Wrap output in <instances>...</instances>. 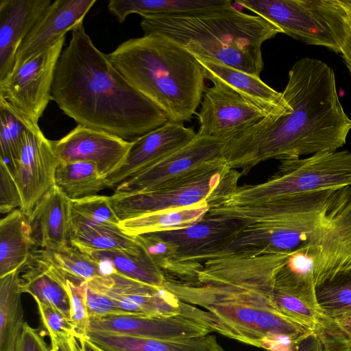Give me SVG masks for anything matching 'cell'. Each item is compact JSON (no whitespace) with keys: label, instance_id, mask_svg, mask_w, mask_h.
Here are the masks:
<instances>
[{"label":"cell","instance_id":"603a6c76","mask_svg":"<svg viewBox=\"0 0 351 351\" xmlns=\"http://www.w3.org/2000/svg\"><path fill=\"white\" fill-rule=\"evenodd\" d=\"M29 221L35 246L57 250L71 245L70 200L56 185L36 204Z\"/></svg>","mask_w":351,"mask_h":351},{"label":"cell","instance_id":"ffe728a7","mask_svg":"<svg viewBox=\"0 0 351 351\" xmlns=\"http://www.w3.org/2000/svg\"><path fill=\"white\" fill-rule=\"evenodd\" d=\"M96 0H56L21 44L13 69L81 25ZM12 69V70H13Z\"/></svg>","mask_w":351,"mask_h":351},{"label":"cell","instance_id":"4316f807","mask_svg":"<svg viewBox=\"0 0 351 351\" xmlns=\"http://www.w3.org/2000/svg\"><path fill=\"white\" fill-rule=\"evenodd\" d=\"M230 0H110L108 9L121 23L131 14L148 15H188L227 8Z\"/></svg>","mask_w":351,"mask_h":351},{"label":"cell","instance_id":"836d02e7","mask_svg":"<svg viewBox=\"0 0 351 351\" xmlns=\"http://www.w3.org/2000/svg\"><path fill=\"white\" fill-rule=\"evenodd\" d=\"M38 126L0 97V160L11 170L19 159L25 132Z\"/></svg>","mask_w":351,"mask_h":351},{"label":"cell","instance_id":"f1b7e54d","mask_svg":"<svg viewBox=\"0 0 351 351\" xmlns=\"http://www.w3.org/2000/svg\"><path fill=\"white\" fill-rule=\"evenodd\" d=\"M20 269L0 277V351H16L25 322Z\"/></svg>","mask_w":351,"mask_h":351},{"label":"cell","instance_id":"9c48e42d","mask_svg":"<svg viewBox=\"0 0 351 351\" xmlns=\"http://www.w3.org/2000/svg\"><path fill=\"white\" fill-rule=\"evenodd\" d=\"M335 191L298 194L244 205H217L207 215L234 219L245 227L285 231L308 247L319 241L326 224L327 209Z\"/></svg>","mask_w":351,"mask_h":351},{"label":"cell","instance_id":"7bdbcfd3","mask_svg":"<svg viewBox=\"0 0 351 351\" xmlns=\"http://www.w3.org/2000/svg\"><path fill=\"white\" fill-rule=\"evenodd\" d=\"M316 335L322 342L351 341V312L336 317H328L324 326Z\"/></svg>","mask_w":351,"mask_h":351},{"label":"cell","instance_id":"1f68e13d","mask_svg":"<svg viewBox=\"0 0 351 351\" xmlns=\"http://www.w3.org/2000/svg\"><path fill=\"white\" fill-rule=\"evenodd\" d=\"M55 185L69 200L96 195L110 188L97 165L84 161L60 162L56 171Z\"/></svg>","mask_w":351,"mask_h":351},{"label":"cell","instance_id":"74e56055","mask_svg":"<svg viewBox=\"0 0 351 351\" xmlns=\"http://www.w3.org/2000/svg\"><path fill=\"white\" fill-rule=\"evenodd\" d=\"M71 218L97 224L119 226L120 219L110 202L104 195H93L70 200Z\"/></svg>","mask_w":351,"mask_h":351},{"label":"cell","instance_id":"d590c367","mask_svg":"<svg viewBox=\"0 0 351 351\" xmlns=\"http://www.w3.org/2000/svg\"><path fill=\"white\" fill-rule=\"evenodd\" d=\"M271 300L277 311L315 333L323 326L327 316L301 298L274 285Z\"/></svg>","mask_w":351,"mask_h":351},{"label":"cell","instance_id":"7402d4cb","mask_svg":"<svg viewBox=\"0 0 351 351\" xmlns=\"http://www.w3.org/2000/svg\"><path fill=\"white\" fill-rule=\"evenodd\" d=\"M51 2L0 1V81L12 72L21 44Z\"/></svg>","mask_w":351,"mask_h":351},{"label":"cell","instance_id":"7a4b0ae2","mask_svg":"<svg viewBox=\"0 0 351 351\" xmlns=\"http://www.w3.org/2000/svg\"><path fill=\"white\" fill-rule=\"evenodd\" d=\"M163 288L179 300V315L224 337L269 351H291L314 332L280 313L272 289L254 263L228 255L206 262L194 282L166 278Z\"/></svg>","mask_w":351,"mask_h":351},{"label":"cell","instance_id":"ab89813d","mask_svg":"<svg viewBox=\"0 0 351 351\" xmlns=\"http://www.w3.org/2000/svg\"><path fill=\"white\" fill-rule=\"evenodd\" d=\"M21 206V199L12 171L0 160V212L9 214Z\"/></svg>","mask_w":351,"mask_h":351},{"label":"cell","instance_id":"ba28073f","mask_svg":"<svg viewBox=\"0 0 351 351\" xmlns=\"http://www.w3.org/2000/svg\"><path fill=\"white\" fill-rule=\"evenodd\" d=\"M236 3L295 39L340 53L348 18V0H243Z\"/></svg>","mask_w":351,"mask_h":351},{"label":"cell","instance_id":"5bb4252c","mask_svg":"<svg viewBox=\"0 0 351 351\" xmlns=\"http://www.w3.org/2000/svg\"><path fill=\"white\" fill-rule=\"evenodd\" d=\"M59 163L52 141L45 137L39 126L25 132L19 159L12 171L21 195L20 210L28 217L55 185Z\"/></svg>","mask_w":351,"mask_h":351},{"label":"cell","instance_id":"2e32d148","mask_svg":"<svg viewBox=\"0 0 351 351\" xmlns=\"http://www.w3.org/2000/svg\"><path fill=\"white\" fill-rule=\"evenodd\" d=\"M52 144L60 162H94L107 178L122 165L132 141L77 125L62 138L52 141Z\"/></svg>","mask_w":351,"mask_h":351},{"label":"cell","instance_id":"60d3db41","mask_svg":"<svg viewBox=\"0 0 351 351\" xmlns=\"http://www.w3.org/2000/svg\"><path fill=\"white\" fill-rule=\"evenodd\" d=\"M40 319L49 336L79 335L71 320L51 305L36 302Z\"/></svg>","mask_w":351,"mask_h":351},{"label":"cell","instance_id":"ee69618b","mask_svg":"<svg viewBox=\"0 0 351 351\" xmlns=\"http://www.w3.org/2000/svg\"><path fill=\"white\" fill-rule=\"evenodd\" d=\"M16 351H50L38 332L25 323Z\"/></svg>","mask_w":351,"mask_h":351},{"label":"cell","instance_id":"277c9868","mask_svg":"<svg viewBox=\"0 0 351 351\" xmlns=\"http://www.w3.org/2000/svg\"><path fill=\"white\" fill-rule=\"evenodd\" d=\"M124 77L157 105L169 121H189L202 102L205 76L196 57L160 34L121 43L107 54Z\"/></svg>","mask_w":351,"mask_h":351},{"label":"cell","instance_id":"52a82bcc","mask_svg":"<svg viewBox=\"0 0 351 351\" xmlns=\"http://www.w3.org/2000/svg\"><path fill=\"white\" fill-rule=\"evenodd\" d=\"M241 176V172L230 169L222 160L164 188L128 194L113 193L109 197L110 202L120 221L204 203L210 208L236 191Z\"/></svg>","mask_w":351,"mask_h":351},{"label":"cell","instance_id":"7c38bea8","mask_svg":"<svg viewBox=\"0 0 351 351\" xmlns=\"http://www.w3.org/2000/svg\"><path fill=\"white\" fill-rule=\"evenodd\" d=\"M213 83L202 97L197 134L225 141L271 115L230 86Z\"/></svg>","mask_w":351,"mask_h":351},{"label":"cell","instance_id":"ac0fdd59","mask_svg":"<svg viewBox=\"0 0 351 351\" xmlns=\"http://www.w3.org/2000/svg\"><path fill=\"white\" fill-rule=\"evenodd\" d=\"M87 332H99L156 339H185L209 334L207 326L180 315L150 317L111 314L90 317Z\"/></svg>","mask_w":351,"mask_h":351},{"label":"cell","instance_id":"f6af8a7d","mask_svg":"<svg viewBox=\"0 0 351 351\" xmlns=\"http://www.w3.org/2000/svg\"><path fill=\"white\" fill-rule=\"evenodd\" d=\"M51 348L50 351H82L81 344H78L73 335L50 336Z\"/></svg>","mask_w":351,"mask_h":351},{"label":"cell","instance_id":"8fae6325","mask_svg":"<svg viewBox=\"0 0 351 351\" xmlns=\"http://www.w3.org/2000/svg\"><path fill=\"white\" fill-rule=\"evenodd\" d=\"M223 147V140L196 134L186 145L120 183L114 193H134L170 186L224 160Z\"/></svg>","mask_w":351,"mask_h":351},{"label":"cell","instance_id":"bcb514c9","mask_svg":"<svg viewBox=\"0 0 351 351\" xmlns=\"http://www.w3.org/2000/svg\"><path fill=\"white\" fill-rule=\"evenodd\" d=\"M349 1V13L346 23V35L340 53L351 74V0Z\"/></svg>","mask_w":351,"mask_h":351},{"label":"cell","instance_id":"4dcf8cb0","mask_svg":"<svg viewBox=\"0 0 351 351\" xmlns=\"http://www.w3.org/2000/svg\"><path fill=\"white\" fill-rule=\"evenodd\" d=\"M71 244L96 250H115L139 255L144 248L137 236L130 235L117 225L97 224L71 218Z\"/></svg>","mask_w":351,"mask_h":351},{"label":"cell","instance_id":"6da1fadb","mask_svg":"<svg viewBox=\"0 0 351 351\" xmlns=\"http://www.w3.org/2000/svg\"><path fill=\"white\" fill-rule=\"evenodd\" d=\"M282 95L290 112L267 116L223 141L222 155L230 169H240L243 176L269 159L299 158L335 151L346 143L351 119L339 101L335 72L327 64L310 58L298 60Z\"/></svg>","mask_w":351,"mask_h":351},{"label":"cell","instance_id":"5b68a950","mask_svg":"<svg viewBox=\"0 0 351 351\" xmlns=\"http://www.w3.org/2000/svg\"><path fill=\"white\" fill-rule=\"evenodd\" d=\"M142 18L144 35H162L197 58L213 59L257 77L264 66L262 44L282 33L264 18L233 5L200 14Z\"/></svg>","mask_w":351,"mask_h":351},{"label":"cell","instance_id":"f907efd6","mask_svg":"<svg viewBox=\"0 0 351 351\" xmlns=\"http://www.w3.org/2000/svg\"><path fill=\"white\" fill-rule=\"evenodd\" d=\"M324 345H335L341 346L348 349L351 350V341L350 342H332V341H327L323 343Z\"/></svg>","mask_w":351,"mask_h":351},{"label":"cell","instance_id":"d6a6232c","mask_svg":"<svg viewBox=\"0 0 351 351\" xmlns=\"http://www.w3.org/2000/svg\"><path fill=\"white\" fill-rule=\"evenodd\" d=\"M210 208L200 204L181 209L142 215L121 221L119 226L125 233L136 236L186 227L201 221Z\"/></svg>","mask_w":351,"mask_h":351},{"label":"cell","instance_id":"e575fe53","mask_svg":"<svg viewBox=\"0 0 351 351\" xmlns=\"http://www.w3.org/2000/svg\"><path fill=\"white\" fill-rule=\"evenodd\" d=\"M318 308L327 317L351 312V269L337 272L315 285Z\"/></svg>","mask_w":351,"mask_h":351},{"label":"cell","instance_id":"3957f363","mask_svg":"<svg viewBox=\"0 0 351 351\" xmlns=\"http://www.w3.org/2000/svg\"><path fill=\"white\" fill-rule=\"evenodd\" d=\"M53 100L77 125L128 141L169 122L93 44L81 25L72 31L55 71Z\"/></svg>","mask_w":351,"mask_h":351},{"label":"cell","instance_id":"d4e9b609","mask_svg":"<svg viewBox=\"0 0 351 351\" xmlns=\"http://www.w3.org/2000/svg\"><path fill=\"white\" fill-rule=\"evenodd\" d=\"M86 338L102 351H225L213 335L185 339H156L88 332Z\"/></svg>","mask_w":351,"mask_h":351},{"label":"cell","instance_id":"c3c4849f","mask_svg":"<svg viewBox=\"0 0 351 351\" xmlns=\"http://www.w3.org/2000/svg\"><path fill=\"white\" fill-rule=\"evenodd\" d=\"M81 344L82 351H101L99 348L93 344L86 337L78 339Z\"/></svg>","mask_w":351,"mask_h":351},{"label":"cell","instance_id":"e0dca14e","mask_svg":"<svg viewBox=\"0 0 351 351\" xmlns=\"http://www.w3.org/2000/svg\"><path fill=\"white\" fill-rule=\"evenodd\" d=\"M113 301L119 314L150 317L179 315V300L164 288L152 286L116 272L90 279Z\"/></svg>","mask_w":351,"mask_h":351},{"label":"cell","instance_id":"83f0119b","mask_svg":"<svg viewBox=\"0 0 351 351\" xmlns=\"http://www.w3.org/2000/svg\"><path fill=\"white\" fill-rule=\"evenodd\" d=\"M35 244L29 217L20 209L0 221V277L20 269Z\"/></svg>","mask_w":351,"mask_h":351},{"label":"cell","instance_id":"f546056e","mask_svg":"<svg viewBox=\"0 0 351 351\" xmlns=\"http://www.w3.org/2000/svg\"><path fill=\"white\" fill-rule=\"evenodd\" d=\"M306 245L294 234L272 228L245 227L231 243L226 253L251 256L291 254L306 250Z\"/></svg>","mask_w":351,"mask_h":351},{"label":"cell","instance_id":"816d5d0a","mask_svg":"<svg viewBox=\"0 0 351 351\" xmlns=\"http://www.w3.org/2000/svg\"><path fill=\"white\" fill-rule=\"evenodd\" d=\"M102 351V350H101Z\"/></svg>","mask_w":351,"mask_h":351},{"label":"cell","instance_id":"8992f818","mask_svg":"<svg viewBox=\"0 0 351 351\" xmlns=\"http://www.w3.org/2000/svg\"><path fill=\"white\" fill-rule=\"evenodd\" d=\"M347 186H351V151H325L305 158L281 160L266 182L239 186L220 204L244 205Z\"/></svg>","mask_w":351,"mask_h":351},{"label":"cell","instance_id":"8d00e7d4","mask_svg":"<svg viewBox=\"0 0 351 351\" xmlns=\"http://www.w3.org/2000/svg\"><path fill=\"white\" fill-rule=\"evenodd\" d=\"M46 250L54 263L64 272L69 280L84 282L104 275L99 264L91 260L73 245L57 250Z\"/></svg>","mask_w":351,"mask_h":351},{"label":"cell","instance_id":"d6986e66","mask_svg":"<svg viewBox=\"0 0 351 351\" xmlns=\"http://www.w3.org/2000/svg\"><path fill=\"white\" fill-rule=\"evenodd\" d=\"M196 134L192 128L169 121L134 140L122 165L106 178L109 187L115 188L126 179L186 145Z\"/></svg>","mask_w":351,"mask_h":351},{"label":"cell","instance_id":"44dd1931","mask_svg":"<svg viewBox=\"0 0 351 351\" xmlns=\"http://www.w3.org/2000/svg\"><path fill=\"white\" fill-rule=\"evenodd\" d=\"M20 272L23 293H29L36 302L52 306L71 319L70 301L66 289L68 277L45 249H34Z\"/></svg>","mask_w":351,"mask_h":351},{"label":"cell","instance_id":"cb8c5ba5","mask_svg":"<svg viewBox=\"0 0 351 351\" xmlns=\"http://www.w3.org/2000/svg\"><path fill=\"white\" fill-rule=\"evenodd\" d=\"M196 58L203 69L205 79L230 86L271 115H281L291 111L282 93L275 90L260 77L213 59Z\"/></svg>","mask_w":351,"mask_h":351},{"label":"cell","instance_id":"f35d334b","mask_svg":"<svg viewBox=\"0 0 351 351\" xmlns=\"http://www.w3.org/2000/svg\"><path fill=\"white\" fill-rule=\"evenodd\" d=\"M66 289L70 301L71 320L79 335L77 339L86 337L90 317L86 304V281L80 283L67 280Z\"/></svg>","mask_w":351,"mask_h":351},{"label":"cell","instance_id":"9a60e30c","mask_svg":"<svg viewBox=\"0 0 351 351\" xmlns=\"http://www.w3.org/2000/svg\"><path fill=\"white\" fill-rule=\"evenodd\" d=\"M245 227L241 221L206 215L201 221L181 228L150 232L177 248V259L202 265L226 253Z\"/></svg>","mask_w":351,"mask_h":351},{"label":"cell","instance_id":"484cf974","mask_svg":"<svg viewBox=\"0 0 351 351\" xmlns=\"http://www.w3.org/2000/svg\"><path fill=\"white\" fill-rule=\"evenodd\" d=\"M100 265L104 274L116 272L127 278L163 288L166 278L145 250L139 255L115 250H96L74 245Z\"/></svg>","mask_w":351,"mask_h":351},{"label":"cell","instance_id":"7dc6e473","mask_svg":"<svg viewBox=\"0 0 351 351\" xmlns=\"http://www.w3.org/2000/svg\"><path fill=\"white\" fill-rule=\"evenodd\" d=\"M292 351H323V346L318 336L311 332L300 339Z\"/></svg>","mask_w":351,"mask_h":351},{"label":"cell","instance_id":"4fadbf2b","mask_svg":"<svg viewBox=\"0 0 351 351\" xmlns=\"http://www.w3.org/2000/svg\"><path fill=\"white\" fill-rule=\"evenodd\" d=\"M315 285L338 271L351 269V186L332 193L326 224L311 249Z\"/></svg>","mask_w":351,"mask_h":351},{"label":"cell","instance_id":"b9f144b4","mask_svg":"<svg viewBox=\"0 0 351 351\" xmlns=\"http://www.w3.org/2000/svg\"><path fill=\"white\" fill-rule=\"evenodd\" d=\"M86 298L90 317L119 314L112 299L90 280L86 281Z\"/></svg>","mask_w":351,"mask_h":351},{"label":"cell","instance_id":"681fc988","mask_svg":"<svg viewBox=\"0 0 351 351\" xmlns=\"http://www.w3.org/2000/svg\"><path fill=\"white\" fill-rule=\"evenodd\" d=\"M323 351H351V350L335 345H322Z\"/></svg>","mask_w":351,"mask_h":351},{"label":"cell","instance_id":"30bf717a","mask_svg":"<svg viewBox=\"0 0 351 351\" xmlns=\"http://www.w3.org/2000/svg\"><path fill=\"white\" fill-rule=\"evenodd\" d=\"M65 36L29 58L0 81V97L28 120L38 125L48 104L53 100L52 85Z\"/></svg>","mask_w":351,"mask_h":351}]
</instances>
